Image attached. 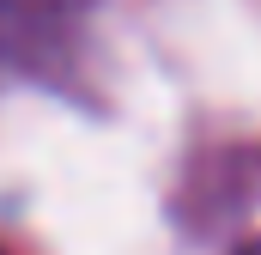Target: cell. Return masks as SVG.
<instances>
[{
	"label": "cell",
	"instance_id": "6da1fadb",
	"mask_svg": "<svg viewBox=\"0 0 261 255\" xmlns=\"http://www.w3.org/2000/svg\"><path fill=\"white\" fill-rule=\"evenodd\" d=\"M0 255H6V249H0Z\"/></svg>",
	"mask_w": 261,
	"mask_h": 255
}]
</instances>
